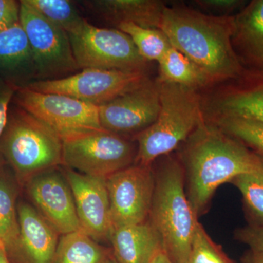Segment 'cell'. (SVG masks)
Masks as SVG:
<instances>
[{
    "mask_svg": "<svg viewBox=\"0 0 263 263\" xmlns=\"http://www.w3.org/2000/svg\"><path fill=\"white\" fill-rule=\"evenodd\" d=\"M158 81L160 110L150 127L136 136L138 148L135 164L152 166L168 155L203 123L201 105L195 90Z\"/></svg>",
    "mask_w": 263,
    "mask_h": 263,
    "instance_id": "277c9868",
    "label": "cell"
},
{
    "mask_svg": "<svg viewBox=\"0 0 263 263\" xmlns=\"http://www.w3.org/2000/svg\"><path fill=\"white\" fill-rule=\"evenodd\" d=\"M68 35L79 69L145 72L148 61L119 29L99 28L86 21L79 30Z\"/></svg>",
    "mask_w": 263,
    "mask_h": 263,
    "instance_id": "52a82bcc",
    "label": "cell"
},
{
    "mask_svg": "<svg viewBox=\"0 0 263 263\" xmlns=\"http://www.w3.org/2000/svg\"><path fill=\"white\" fill-rule=\"evenodd\" d=\"M19 22L28 37L36 74L43 80H54L79 67L68 34L26 2H20Z\"/></svg>",
    "mask_w": 263,
    "mask_h": 263,
    "instance_id": "9c48e42d",
    "label": "cell"
},
{
    "mask_svg": "<svg viewBox=\"0 0 263 263\" xmlns=\"http://www.w3.org/2000/svg\"><path fill=\"white\" fill-rule=\"evenodd\" d=\"M20 227L19 256L27 263H53L59 233L32 205L17 209Z\"/></svg>",
    "mask_w": 263,
    "mask_h": 263,
    "instance_id": "9a60e30c",
    "label": "cell"
},
{
    "mask_svg": "<svg viewBox=\"0 0 263 263\" xmlns=\"http://www.w3.org/2000/svg\"><path fill=\"white\" fill-rule=\"evenodd\" d=\"M0 263H10L8 259V254L3 249H0Z\"/></svg>",
    "mask_w": 263,
    "mask_h": 263,
    "instance_id": "e575fe53",
    "label": "cell"
},
{
    "mask_svg": "<svg viewBox=\"0 0 263 263\" xmlns=\"http://www.w3.org/2000/svg\"><path fill=\"white\" fill-rule=\"evenodd\" d=\"M0 151L16 174L28 181L62 164V138L18 106L9 110Z\"/></svg>",
    "mask_w": 263,
    "mask_h": 263,
    "instance_id": "5b68a950",
    "label": "cell"
},
{
    "mask_svg": "<svg viewBox=\"0 0 263 263\" xmlns=\"http://www.w3.org/2000/svg\"><path fill=\"white\" fill-rule=\"evenodd\" d=\"M104 263H119L116 260L115 258L113 259L111 257H108V258L106 259V260L105 261Z\"/></svg>",
    "mask_w": 263,
    "mask_h": 263,
    "instance_id": "d590c367",
    "label": "cell"
},
{
    "mask_svg": "<svg viewBox=\"0 0 263 263\" xmlns=\"http://www.w3.org/2000/svg\"><path fill=\"white\" fill-rule=\"evenodd\" d=\"M187 140L181 162L186 194L198 217L219 186L263 166L262 157L217 127L203 122Z\"/></svg>",
    "mask_w": 263,
    "mask_h": 263,
    "instance_id": "7a4b0ae2",
    "label": "cell"
},
{
    "mask_svg": "<svg viewBox=\"0 0 263 263\" xmlns=\"http://www.w3.org/2000/svg\"><path fill=\"white\" fill-rule=\"evenodd\" d=\"M186 263H235L221 246L209 236L205 228L197 223L194 233L190 255Z\"/></svg>",
    "mask_w": 263,
    "mask_h": 263,
    "instance_id": "83f0119b",
    "label": "cell"
},
{
    "mask_svg": "<svg viewBox=\"0 0 263 263\" xmlns=\"http://www.w3.org/2000/svg\"><path fill=\"white\" fill-rule=\"evenodd\" d=\"M87 3L110 22H131L152 29H160L165 7L157 0H96Z\"/></svg>",
    "mask_w": 263,
    "mask_h": 263,
    "instance_id": "ac0fdd59",
    "label": "cell"
},
{
    "mask_svg": "<svg viewBox=\"0 0 263 263\" xmlns=\"http://www.w3.org/2000/svg\"><path fill=\"white\" fill-rule=\"evenodd\" d=\"M109 239L119 263H149L162 249L158 234L147 221L136 226L113 228Z\"/></svg>",
    "mask_w": 263,
    "mask_h": 263,
    "instance_id": "2e32d148",
    "label": "cell"
},
{
    "mask_svg": "<svg viewBox=\"0 0 263 263\" xmlns=\"http://www.w3.org/2000/svg\"><path fill=\"white\" fill-rule=\"evenodd\" d=\"M240 241L248 245L250 250L263 252V226H248L235 233Z\"/></svg>",
    "mask_w": 263,
    "mask_h": 263,
    "instance_id": "f1b7e54d",
    "label": "cell"
},
{
    "mask_svg": "<svg viewBox=\"0 0 263 263\" xmlns=\"http://www.w3.org/2000/svg\"><path fill=\"white\" fill-rule=\"evenodd\" d=\"M158 62L159 81L181 85L195 90L209 84L198 67L173 46Z\"/></svg>",
    "mask_w": 263,
    "mask_h": 263,
    "instance_id": "7402d4cb",
    "label": "cell"
},
{
    "mask_svg": "<svg viewBox=\"0 0 263 263\" xmlns=\"http://www.w3.org/2000/svg\"><path fill=\"white\" fill-rule=\"evenodd\" d=\"M230 183L241 193L255 226H263V166L253 172L239 175Z\"/></svg>",
    "mask_w": 263,
    "mask_h": 263,
    "instance_id": "4316f807",
    "label": "cell"
},
{
    "mask_svg": "<svg viewBox=\"0 0 263 263\" xmlns=\"http://www.w3.org/2000/svg\"><path fill=\"white\" fill-rule=\"evenodd\" d=\"M243 263H263V252L249 250L242 258Z\"/></svg>",
    "mask_w": 263,
    "mask_h": 263,
    "instance_id": "d6a6232c",
    "label": "cell"
},
{
    "mask_svg": "<svg viewBox=\"0 0 263 263\" xmlns=\"http://www.w3.org/2000/svg\"><path fill=\"white\" fill-rule=\"evenodd\" d=\"M155 177L148 221L169 258L174 263H186L199 221L186 194L181 161L167 157Z\"/></svg>",
    "mask_w": 263,
    "mask_h": 263,
    "instance_id": "3957f363",
    "label": "cell"
},
{
    "mask_svg": "<svg viewBox=\"0 0 263 263\" xmlns=\"http://www.w3.org/2000/svg\"><path fill=\"white\" fill-rule=\"evenodd\" d=\"M20 3L13 0H0V31L19 22Z\"/></svg>",
    "mask_w": 263,
    "mask_h": 263,
    "instance_id": "4dcf8cb0",
    "label": "cell"
},
{
    "mask_svg": "<svg viewBox=\"0 0 263 263\" xmlns=\"http://www.w3.org/2000/svg\"><path fill=\"white\" fill-rule=\"evenodd\" d=\"M0 69L8 72L34 70V60L28 37L20 22L0 31Z\"/></svg>",
    "mask_w": 263,
    "mask_h": 263,
    "instance_id": "ffe728a7",
    "label": "cell"
},
{
    "mask_svg": "<svg viewBox=\"0 0 263 263\" xmlns=\"http://www.w3.org/2000/svg\"><path fill=\"white\" fill-rule=\"evenodd\" d=\"M217 127L263 158V124L247 118L218 116Z\"/></svg>",
    "mask_w": 263,
    "mask_h": 263,
    "instance_id": "d4e9b609",
    "label": "cell"
},
{
    "mask_svg": "<svg viewBox=\"0 0 263 263\" xmlns=\"http://www.w3.org/2000/svg\"><path fill=\"white\" fill-rule=\"evenodd\" d=\"M105 180L112 228L146 221L155 193V177L152 166L134 164Z\"/></svg>",
    "mask_w": 263,
    "mask_h": 263,
    "instance_id": "8fae6325",
    "label": "cell"
},
{
    "mask_svg": "<svg viewBox=\"0 0 263 263\" xmlns=\"http://www.w3.org/2000/svg\"><path fill=\"white\" fill-rule=\"evenodd\" d=\"M0 247L8 254L19 256L20 227L15 209V191L4 177L0 178Z\"/></svg>",
    "mask_w": 263,
    "mask_h": 263,
    "instance_id": "603a6c76",
    "label": "cell"
},
{
    "mask_svg": "<svg viewBox=\"0 0 263 263\" xmlns=\"http://www.w3.org/2000/svg\"><path fill=\"white\" fill-rule=\"evenodd\" d=\"M232 41L240 61L263 72V0L250 2L234 16Z\"/></svg>",
    "mask_w": 263,
    "mask_h": 263,
    "instance_id": "e0dca14e",
    "label": "cell"
},
{
    "mask_svg": "<svg viewBox=\"0 0 263 263\" xmlns=\"http://www.w3.org/2000/svg\"><path fill=\"white\" fill-rule=\"evenodd\" d=\"M81 230L96 240L109 239L112 229L106 180L66 168Z\"/></svg>",
    "mask_w": 263,
    "mask_h": 263,
    "instance_id": "5bb4252c",
    "label": "cell"
},
{
    "mask_svg": "<svg viewBox=\"0 0 263 263\" xmlns=\"http://www.w3.org/2000/svg\"><path fill=\"white\" fill-rule=\"evenodd\" d=\"M109 256L82 230L62 235L53 263H104Z\"/></svg>",
    "mask_w": 263,
    "mask_h": 263,
    "instance_id": "44dd1931",
    "label": "cell"
},
{
    "mask_svg": "<svg viewBox=\"0 0 263 263\" xmlns=\"http://www.w3.org/2000/svg\"><path fill=\"white\" fill-rule=\"evenodd\" d=\"M214 105L218 116L247 118L263 124V76L261 80L228 91Z\"/></svg>",
    "mask_w": 263,
    "mask_h": 263,
    "instance_id": "d6986e66",
    "label": "cell"
},
{
    "mask_svg": "<svg viewBox=\"0 0 263 263\" xmlns=\"http://www.w3.org/2000/svg\"><path fill=\"white\" fill-rule=\"evenodd\" d=\"M117 27L131 38L140 55L146 61H160L172 46L160 29L146 28L131 22H121Z\"/></svg>",
    "mask_w": 263,
    "mask_h": 263,
    "instance_id": "cb8c5ba5",
    "label": "cell"
},
{
    "mask_svg": "<svg viewBox=\"0 0 263 263\" xmlns=\"http://www.w3.org/2000/svg\"><path fill=\"white\" fill-rule=\"evenodd\" d=\"M15 103L51 128L62 140L103 130L99 106L66 95L38 92L16 86Z\"/></svg>",
    "mask_w": 263,
    "mask_h": 263,
    "instance_id": "ba28073f",
    "label": "cell"
},
{
    "mask_svg": "<svg viewBox=\"0 0 263 263\" xmlns=\"http://www.w3.org/2000/svg\"><path fill=\"white\" fill-rule=\"evenodd\" d=\"M0 249H3V248H1V247H0Z\"/></svg>",
    "mask_w": 263,
    "mask_h": 263,
    "instance_id": "8d00e7d4",
    "label": "cell"
},
{
    "mask_svg": "<svg viewBox=\"0 0 263 263\" xmlns=\"http://www.w3.org/2000/svg\"><path fill=\"white\" fill-rule=\"evenodd\" d=\"M149 263H174L169 258L167 254L164 252L163 249H161L159 250L155 255L154 256L153 258L152 259Z\"/></svg>",
    "mask_w": 263,
    "mask_h": 263,
    "instance_id": "836d02e7",
    "label": "cell"
},
{
    "mask_svg": "<svg viewBox=\"0 0 263 263\" xmlns=\"http://www.w3.org/2000/svg\"><path fill=\"white\" fill-rule=\"evenodd\" d=\"M148 80L145 72L83 69L62 79L40 80L26 86L38 92L66 95L100 106Z\"/></svg>",
    "mask_w": 263,
    "mask_h": 263,
    "instance_id": "30bf717a",
    "label": "cell"
},
{
    "mask_svg": "<svg viewBox=\"0 0 263 263\" xmlns=\"http://www.w3.org/2000/svg\"><path fill=\"white\" fill-rule=\"evenodd\" d=\"M26 2L68 34L77 32L86 22L72 3L67 0H26Z\"/></svg>",
    "mask_w": 263,
    "mask_h": 263,
    "instance_id": "484cf974",
    "label": "cell"
},
{
    "mask_svg": "<svg viewBox=\"0 0 263 263\" xmlns=\"http://www.w3.org/2000/svg\"><path fill=\"white\" fill-rule=\"evenodd\" d=\"M62 141V164L81 174L106 179L135 164L137 149L121 135L103 129Z\"/></svg>",
    "mask_w": 263,
    "mask_h": 263,
    "instance_id": "8992f818",
    "label": "cell"
},
{
    "mask_svg": "<svg viewBox=\"0 0 263 263\" xmlns=\"http://www.w3.org/2000/svg\"><path fill=\"white\" fill-rule=\"evenodd\" d=\"M160 110L158 81H146L99 106L100 124L105 130L117 134L141 133L155 122Z\"/></svg>",
    "mask_w": 263,
    "mask_h": 263,
    "instance_id": "7c38bea8",
    "label": "cell"
},
{
    "mask_svg": "<svg viewBox=\"0 0 263 263\" xmlns=\"http://www.w3.org/2000/svg\"><path fill=\"white\" fill-rule=\"evenodd\" d=\"M160 29L208 83L238 79L245 69L233 47L234 16H212L184 7H164Z\"/></svg>",
    "mask_w": 263,
    "mask_h": 263,
    "instance_id": "6da1fadb",
    "label": "cell"
},
{
    "mask_svg": "<svg viewBox=\"0 0 263 263\" xmlns=\"http://www.w3.org/2000/svg\"><path fill=\"white\" fill-rule=\"evenodd\" d=\"M15 89V85L0 81V138L8 123L10 103L14 97Z\"/></svg>",
    "mask_w": 263,
    "mask_h": 263,
    "instance_id": "f546056e",
    "label": "cell"
},
{
    "mask_svg": "<svg viewBox=\"0 0 263 263\" xmlns=\"http://www.w3.org/2000/svg\"><path fill=\"white\" fill-rule=\"evenodd\" d=\"M28 193L36 210L60 235L81 230L75 200L65 174L57 168L28 181Z\"/></svg>",
    "mask_w": 263,
    "mask_h": 263,
    "instance_id": "4fadbf2b",
    "label": "cell"
},
{
    "mask_svg": "<svg viewBox=\"0 0 263 263\" xmlns=\"http://www.w3.org/2000/svg\"><path fill=\"white\" fill-rule=\"evenodd\" d=\"M197 4L207 10L220 13H231L240 8H245V1L241 0H200Z\"/></svg>",
    "mask_w": 263,
    "mask_h": 263,
    "instance_id": "1f68e13d",
    "label": "cell"
}]
</instances>
